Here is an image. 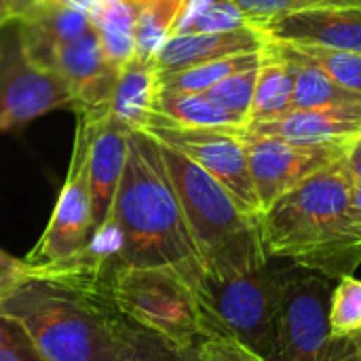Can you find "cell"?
Returning <instances> with one entry per match:
<instances>
[{"label":"cell","mask_w":361,"mask_h":361,"mask_svg":"<svg viewBox=\"0 0 361 361\" xmlns=\"http://www.w3.org/2000/svg\"><path fill=\"white\" fill-rule=\"evenodd\" d=\"M114 237V264L173 267L195 283L203 267L190 237L159 142L144 129L127 133V157L108 226Z\"/></svg>","instance_id":"cell-1"},{"label":"cell","mask_w":361,"mask_h":361,"mask_svg":"<svg viewBox=\"0 0 361 361\" xmlns=\"http://www.w3.org/2000/svg\"><path fill=\"white\" fill-rule=\"evenodd\" d=\"M258 224L267 258L330 281L360 269L361 224L353 207V178L343 159L279 197Z\"/></svg>","instance_id":"cell-2"},{"label":"cell","mask_w":361,"mask_h":361,"mask_svg":"<svg viewBox=\"0 0 361 361\" xmlns=\"http://www.w3.org/2000/svg\"><path fill=\"white\" fill-rule=\"evenodd\" d=\"M159 148L203 273L214 279H226L267 264L269 258L262 247L258 218L245 214L237 201L186 154L161 142Z\"/></svg>","instance_id":"cell-3"},{"label":"cell","mask_w":361,"mask_h":361,"mask_svg":"<svg viewBox=\"0 0 361 361\" xmlns=\"http://www.w3.org/2000/svg\"><path fill=\"white\" fill-rule=\"evenodd\" d=\"M296 269L269 258L260 269L226 279H214L203 273L192 288L205 336H231L275 361L279 305Z\"/></svg>","instance_id":"cell-4"},{"label":"cell","mask_w":361,"mask_h":361,"mask_svg":"<svg viewBox=\"0 0 361 361\" xmlns=\"http://www.w3.org/2000/svg\"><path fill=\"white\" fill-rule=\"evenodd\" d=\"M108 290L114 307L129 322L159 332L184 349H195L205 338L195 288L178 269L112 262Z\"/></svg>","instance_id":"cell-5"},{"label":"cell","mask_w":361,"mask_h":361,"mask_svg":"<svg viewBox=\"0 0 361 361\" xmlns=\"http://www.w3.org/2000/svg\"><path fill=\"white\" fill-rule=\"evenodd\" d=\"M104 116L76 112V133L68 176L38 245L25 258L30 267H53L70 262L91 247L93 218L89 188V152Z\"/></svg>","instance_id":"cell-6"},{"label":"cell","mask_w":361,"mask_h":361,"mask_svg":"<svg viewBox=\"0 0 361 361\" xmlns=\"http://www.w3.org/2000/svg\"><path fill=\"white\" fill-rule=\"evenodd\" d=\"M144 131L195 161L237 201L245 214L260 220L262 205L250 173L247 152L241 137L243 127H180L163 123L148 125Z\"/></svg>","instance_id":"cell-7"},{"label":"cell","mask_w":361,"mask_h":361,"mask_svg":"<svg viewBox=\"0 0 361 361\" xmlns=\"http://www.w3.org/2000/svg\"><path fill=\"white\" fill-rule=\"evenodd\" d=\"M332 281L296 269L286 286L275 334V361H326Z\"/></svg>","instance_id":"cell-8"},{"label":"cell","mask_w":361,"mask_h":361,"mask_svg":"<svg viewBox=\"0 0 361 361\" xmlns=\"http://www.w3.org/2000/svg\"><path fill=\"white\" fill-rule=\"evenodd\" d=\"M252 182L262 212L313 173L343 159L347 142H288L241 131Z\"/></svg>","instance_id":"cell-9"},{"label":"cell","mask_w":361,"mask_h":361,"mask_svg":"<svg viewBox=\"0 0 361 361\" xmlns=\"http://www.w3.org/2000/svg\"><path fill=\"white\" fill-rule=\"evenodd\" d=\"M72 104L68 82L55 70L32 61L21 47L0 66V133Z\"/></svg>","instance_id":"cell-10"},{"label":"cell","mask_w":361,"mask_h":361,"mask_svg":"<svg viewBox=\"0 0 361 361\" xmlns=\"http://www.w3.org/2000/svg\"><path fill=\"white\" fill-rule=\"evenodd\" d=\"M51 68L68 82L74 95V112H87L93 116L110 112L118 68L106 57L93 25L78 38L61 44Z\"/></svg>","instance_id":"cell-11"},{"label":"cell","mask_w":361,"mask_h":361,"mask_svg":"<svg viewBox=\"0 0 361 361\" xmlns=\"http://www.w3.org/2000/svg\"><path fill=\"white\" fill-rule=\"evenodd\" d=\"M254 27L273 42L324 47L361 55V4L290 13L267 19Z\"/></svg>","instance_id":"cell-12"},{"label":"cell","mask_w":361,"mask_h":361,"mask_svg":"<svg viewBox=\"0 0 361 361\" xmlns=\"http://www.w3.org/2000/svg\"><path fill=\"white\" fill-rule=\"evenodd\" d=\"M243 131L250 135L277 137V140L305 142V144L345 142L355 135H361V102L290 110L288 114L273 121L247 123Z\"/></svg>","instance_id":"cell-13"},{"label":"cell","mask_w":361,"mask_h":361,"mask_svg":"<svg viewBox=\"0 0 361 361\" xmlns=\"http://www.w3.org/2000/svg\"><path fill=\"white\" fill-rule=\"evenodd\" d=\"M267 38L254 25H241L226 32H192L171 34L154 53L152 63L157 72H176L222 59L237 53H252L264 47Z\"/></svg>","instance_id":"cell-14"},{"label":"cell","mask_w":361,"mask_h":361,"mask_svg":"<svg viewBox=\"0 0 361 361\" xmlns=\"http://www.w3.org/2000/svg\"><path fill=\"white\" fill-rule=\"evenodd\" d=\"M127 129L123 123L110 116L102 118L91 152H89V188H91V218H93V237L108 226L114 195L123 176L125 157H127Z\"/></svg>","instance_id":"cell-15"},{"label":"cell","mask_w":361,"mask_h":361,"mask_svg":"<svg viewBox=\"0 0 361 361\" xmlns=\"http://www.w3.org/2000/svg\"><path fill=\"white\" fill-rule=\"evenodd\" d=\"M17 21L21 51L44 68H51L53 57L61 44L78 38L93 25L89 13L63 0H44L40 6L19 17Z\"/></svg>","instance_id":"cell-16"},{"label":"cell","mask_w":361,"mask_h":361,"mask_svg":"<svg viewBox=\"0 0 361 361\" xmlns=\"http://www.w3.org/2000/svg\"><path fill=\"white\" fill-rule=\"evenodd\" d=\"M275 51L286 61L292 74V110H307V108H322V106H336V104H355L361 102V93L349 91L330 78L322 68H317L311 59H307L296 47L286 42L269 40Z\"/></svg>","instance_id":"cell-17"},{"label":"cell","mask_w":361,"mask_h":361,"mask_svg":"<svg viewBox=\"0 0 361 361\" xmlns=\"http://www.w3.org/2000/svg\"><path fill=\"white\" fill-rule=\"evenodd\" d=\"M157 97V68L152 59L133 57L118 68L110 99V116L127 129H144Z\"/></svg>","instance_id":"cell-18"},{"label":"cell","mask_w":361,"mask_h":361,"mask_svg":"<svg viewBox=\"0 0 361 361\" xmlns=\"http://www.w3.org/2000/svg\"><path fill=\"white\" fill-rule=\"evenodd\" d=\"M163 123L180 127H245L239 116L222 110L205 93H169L157 89L146 127Z\"/></svg>","instance_id":"cell-19"},{"label":"cell","mask_w":361,"mask_h":361,"mask_svg":"<svg viewBox=\"0 0 361 361\" xmlns=\"http://www.w3.org/2000/svg\"><path fill=\"white\" fill-rule=\"evenodd\" d=\"M292 74L275 51V47L267 40L260 49V66L256 78L254 102L250 110L247 123H262L273 121L292 110Z\"/></svg>","instance_id":"cell-20"},{"label":"cell","mask_w":361,"mask_h":361,"mask_svg":"<svg viewBox=\"0 0 361 361\" xmlns=\"http://www.w3.org/2000/svg\"><path fill=\"white\" fill-rule=\"evenodd\" d=\"M106 57L121 68L135 57L137 8L127 0H102L89 13Z\"/></svg>","instance_id":"cell-21"},{"label":"cell","mask_w":361,"mask_h":361,"mask_svg":"<svg viewBox=\"0 0 361 361\" xmlns=\"http://www.w3.org/2000/svg\"><path fill=\"white\" fill-rule=\"evenodd\" d=\"M112 361H197V347L184 349L121 315L114 326Z\"/></svg>","instance_id":"cell-22"},{"label":"cell","mask_w":361,"mask_h":361,"mask_svg":"<svg viewBox=\"0 0 361 361\" xmlns=\"http://www.w3.org/2000/svg\"><path fill=\"white\" fill-rule=\"evenodd\" d=\"M260 63V51L237 53L176 72H157V89L169 93H203L226 76Z\"/></svg>","instance_id":"cell-23"},{"label":"cell","mask_w":361,"mask_h":361,"mask_svg":"<svg viewBox=\"0 0 361 361\" xmlns=\"http://www.w3.org/2000/svg\"><path fill=\"white\" fill-rule=\"evenodd\" d=\"M184 0H152L137 8L135 19V55L152 59L163 42L176 32L182 17Z\"/></svg>","instance_id":"cell-24"},{"label":"cell","mask_w":361,"mask_h":361,"mask_svg":"<svg viewBox=\"0 0 361 361\" xmlns=\"http://www.w3.org/2000/svg\"><path fill=\"white\" fill-rule=\"evenodd\" d=\"M361 328V279L347 275L332 288L330 334L332 341L347 338Z\"/></svg>","instance_id":"cell-25"},{"label":"cell","mask_w":361,"mask_h":361,"mask_svg":"<svg viewBox=\"0 0 361 361\" xmlns=\"http://www.w3.org/2000/svg\"><path fill=\"white\" fill-rule=\"evenodd\" d=\"M260 66V63H258ZM258 66L235 72L214 85L212 89L203 91L214 104H218L222 110L239 116L245 125L250 118L252 102H254V91H256V78H258Z\"/></svg>","instance_id":"cell-26"},{"label":"cell","mask_w":361,"mask_h":361,"mask_svg":"<svg viewBox=\"0 0 361 361\" xmlns=\"http://www.w3.org/2000/svg\"><path fill=\"white\" fill-rule=\"evenodd\" d=\"M296 47L307 59H311L317 68H322L330 78L343 85L349 91L361 93V55L349 51H334L324 47Z\"/></svg>","instance_id":"cell-27"},{"label":"cell","mask_w":361,"mask_h":361,"mask_svg":"<svg viewBox=\"0 0 361 361\" xmlns=\"http://www.w3.org/2000/svg\"><path fill=\"white\" fill-rule=\"evenodd\" d=\"M250 25H258L273 17H283L290 13L324 8V6H347L361 4V0H233Z\"/></svg>","instance_id":"cell-28"},{"label":"cell","mask_w":361,"mask_h":361,"mask_svg":"<svg viewBox=\"0 0 361 361\" xmlns=\"http://www.w3.org/2000/svg\"><path fill=\"white\" fill-rule=\"evenodd\" d=\"M197 361H269L231 336H205L197 345Z\"/></svg>","instance_id":"cell-29"},{"label":"cell","mask_w":361,"mask_h":361,"mask_svg":"<svg viewBox=\"0 0 361 361\" xmlns=\"http://www.w3.org/2000/svg\"><path fill=\"white\" fill-rule=\"evenodd\" d=\"M30 279V267L25 260H17L0 250V290L8 292L21 281Z\"/></svg>","instance_id":"cell-30"},{"label":"cell","mask_w":361,"mask_h":361,"mask_svg":"<svg viewBox=\"0 0 361 361\" xmlns=\"http://www.w3.org/2000/svg\"><path fill=\"white\" fill-rule=\"evenodd\" d=\"M0 361H44L40 357V353L34 349V345L30 343V338L25 336V332L11 341L8 345H4L0 349Z\"/></svg>","instance_id":"cell-31"},{"label":"cell","mask_w":361,"mask_h":361,"mask_svg":"<svg viewBox=\"0 0 361 361\" xmlns=\"http://www.w3.org/2000/svg\"><path fill=\"white\" fill-rule=\"evenodd\" d=\"M343 165L355 182H361V135H355L347 142Z\"/></svg>","instance_id":"cell-32"},{"label":"cell","mask_w":361,"mask_h":361,"mask_svg":"<svg viewBox=\"0 0 361 361\" xmlns=\"http://www.w3.org/2000/svg\"><path fill=\"white\" fill-rule=\"evenodd\" d=\"M6 292H2L0 290V300H2V296H4ZM23 334V330L13 322V319H8V317H4V315H0V349L4 347V345H8L11 341H15V338H19Z\"/></svg>","instance_id":"cell-33"},{"label":"cell","mask_w":361,"mask_h":361,"mask_svg":"<svg viewBox=\"0 0 361 361\" xmlns=\"http://www.w3.org/2000/svg\"><path fill=\"white\" fill-rule=\"evenodd\" d=\"M11 8H13V13H15V17L19 19V17H23V15H27V13H32L36 6H40L44 0H4Z\"/></svg>","instance_id":"cell-34"},{"label":"cell","mask_w":361,"mask_h":361,"mask_svg":"<svg viewBox=\"0 0 361 361\" xmlns=\"http://www.w3.org/2000/svg\"><path fill=\"white\" fill-rule=\"evenodd\" d=\"M17 17H15V13H13V8L4 2V0H0V27L4 25V23H8V21H15Z\"/></svg>","instance_id":"cell-35"},{"label":"cell","mask_w":361,"mask_h":361,"mask_svg":"<svg viewBox=\"0 0 361 361\" xmlns=\"http://www.w3.org/2000/svg\"><path fill=\"white\" fill-rule=\"evenodd\" d=\"M353 207L361 224V182H355V180H353Z\"/></svg>","instance_id":"cell-36"}]
</instances>
